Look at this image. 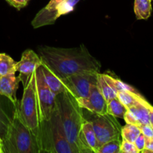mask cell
<instances>
[{
  "instance_id": "cell-1",
  "label": "cell",
  "mask_w": 153,
  "mask_h": 153,
  "mask_svg": "<svg viewBox=\"0 0 153 153\" xmlns=\"http://www.w3.org/2000/svg\"><path fill=\"white\" fill-rule=\"evenodd\" d=\"M38 55L42 63L60 79L83 71L100 73L101 67L84 45L68 49L41 46L38 49Z\"/></svg>"
},
{
  "instance_id": "cell-2",
  "label": "cell",
  "mask_w": 153,
  "mask_h": 153,
  "mask_svg": "<svg viewBox=\"0 0 153 153\" xmlns=\"http://www.w3.org/2000/svg\"><path fill=\"white\" fill-rule=\"evenodd\" d=\"M56 102L66 137L74 152L88 153L80 140L82 126L86 120L83 108L67 90L56 95Z\"/></svg>"
},
{
  "instance_id": "cell-3",
  "label": "cell",
  "mask_w": 153,
  "mask_h": 153,
  "mask_svg": "<svg viewBox=\"0 0 153 153\" xmlns=\"http://www.w3.org/2000/svg\"><path fill=\"white\" fill-rule=\"evenodd\" d=\"M4 153H40V140L38 134L22 121L19 105L13 120L2 140Z\"/></svg>"
},
{
  "instance_id": "cell-4",
  "label": "cell",
  "mask_w": 153,
  "mask_h": 153,
  "mask_svg": "<svg viewBox=\"0 0 153 153\" xmlns=\"http://www.w3.org/2000/svg\"><path fill=\"white\" fill-rule=\"evenodd\" d=\"M39 140L41 152L74 153L66 137L58 105L50 120L40 123Z\"/></svg>"
},
{
  "instance_id": "cell-5",
  "label": "cell",
  "mask_w": 153,
  "mask_h": 153,
  "mask_svg": "<svg viewBox=\"0 0 153 153\" xmlns=\"http://www.w3.org/2000/svg\"><path fill=\"white\" fill-rule=\"evenodd\" d=\"M23 87V94L19 103L20 114L24 123L39 137L40 120L36 88V70L24 84Z\"/></svg>"
},
{
  "instance_id": "cell-6",
  "label": "cell",
  "mask_w": 153,
  "mask_h": 153,
  "mask_svg": "<svg viewBox=\"0 0 153 153\" xmlns=\"http://www.w3.org/2000/svg\"><path fill=\"white\" fill-rule=\"evenodd\" d=\"M89 112V111H88ZM90 115L86 117L87 120L92 124L100 146L104 143L112 140L120 139L122 126L116 120V117L109 114H98L89 112Z\"/></svg>"
},
{
  "instance_id": "cell-7",
  "label": "cell",
  "mask_w": 153,
  "mask_h": 153,
  "mask_svg": "<svg viewBox=\"0 0 153 153\" xmlns=\"http://www.w3.org/2000/svg\"><path fill=\"white\" fill-rule=\"evenodd\" d=\"M36 88L40 123L51 119L57 108L56 94L48 87L44 79L41 67L36 70Z\"/></svg>"
},
{
  "instance_id": "cell-8",
  "label": "cell",
  "mask_w": 153,
  "mask_h": 153,
  "mask_svg": "<svg viewBox=\"0 0 153 153\" xmlns=\"http://www.w3.org/2000/svg\"><path fill=\"white\" fill-rule=\"evenodd\" d=\"M98 72L83 71L61 79L62 82L76 100L86 98L89 95L93 85H97Z\"/></svg>"
},
{
  "instance_id": "cell-9",
  "label": "cell",
  "mask_w": 153,
  "mask_h": 153,
  "mask_svg": "<svg viewBox=\"0 0 153 153\" xmlns=\"http://www.w3.org/2000/svg\"><path fill=\"white\" fill-rule=\"evenodd\" d=\"M41 64V59L34 51L27 49L22 52L20 61L16 62V70L20 73L19 76L23 85Z\"/></svg>"
},
{
  "instance_id": "cell-10",
  "label": "cell",
  "mask_w": 153,
  "mask_h": 153,
  "mask_svg": "<svg viewBox=\"0 0 153 153\" xmlns=\"http://www.w3.org/2000/svg\"><path fill=\"white\" fill-rule=\"evenodd\" d=\"M77 102L82 108L93 114H107V102L104 99L97 85L92 87L89 95L86 98L79 99Z\"/></svg>"
},
{
  "instance_id": "cell-11",
  "label": "cell",
  "mask_w": 153,
  "mask_h": 153,
  "mask_svg": "<svg viewBox=\"0 0 153 153\" xmlns=\"http://www.w3.org/2000/svg\"><path fill=\"white\" fill-rule=\"evenodd\" d=\"M64 0H50L44 8L36 14L32 22L34 28H40L48 25H52L58 19L57 7Z\"/></svg>"
},
{
  "instance_id": "cell-12",
  "label": "cell",
  "mask_w": 153,
  "mask_h": 153,
  "mask_svg": "<svg viewBox=\"0 0 153 153\" xmlns=\"http://www.w3.org/2000/svg\"><path fill=\"white\" fill-rule=\"evenodd\" d=\"M19 102L15 104L8 98L0 94V137L3 140L13 120Z\"/></svg>"
},
{
  "instance_id": "cell-13",
  "label": "cell",
  "mask_w": 153,
  "mask_h": 153,
  "mask_svg": "<svg viewBox=\"0 0 153 153\" xmlns=\"http://www.w3.org/2000/svg\"><path fill=\"white\" fill-rule=\"evenodd\" d=\"M149 103L139 104L134 107L128 108V111L124 115V120L126 123H131L140 126L150 124L149 114H148V105Z\"/></svg>"
},
{
  "instance_id": "cell-14",
  "label": "cell",
  "mask_w": 153,
  "mask_h": 153,
  "mask_svg": "<svg viewBox=\"0 0 153 153\" xmlns=\"http://www.w3.org/2000/svg\"><path fill=\"white\" fill-rule=\"evenodd\" d=\"M20 82V77H16L15 73L0 76V94L8 98L15 104L18 103L16 93Z\"/></svg>"
},
{
  "instance_id": "cell-15",
  "label": "cell",
  "mask_w": 153,
  "mask_h": 153,
  "mask_svg": "<svg viewBox=\"0 0 153 153\" xmlns=\"http://www.w3.org/2000/svg\"><path fill=\"white\" fill-rule=\"evenodd\" d=\"M80 140L88 153H98V152L100 147V144L94 133L92 124L86 119L82 126Z\"/></svg>"
},
{
  "instance_id": "cell-16",
  "label": "cell",
  "mask_w": 153,
  "mask_h": 153,
  "mask_svg": "<svg viewBox=\"0 0 153 153\" xmlns=\"http://www.w3.org/2000/svg\"><path fill=\"white\" fill-rule=\"evenodd\" d=\"M40 67H41L42 72H43L45 82L56 95L66 91L65 87L62 82L61 79L57 77L44 64L42 63Z\"/></svg>"
},
{
  "instance_id": "cell-17",
  "label": "cell",
  "mask_w": 153,
  "mask_h": 153,
  "mask_svg": "<svg viewBox=\"0 0 153 153\" xmlns=\"http://www.w3.org/2000/svg\"><path fill=\"white\" fill-rule=\"evenodd\" d=\"M117 97L128 108L134 107L139 104L147 102L146 100L139 93H135L133 91H123L117 92Z\"/></svg>"
},
{
  "instance_id": "cell-18",
  "label": "cell",
  "mask_w": 153,
  "mask_h": 153,
  "mask_svg": "<svg viewBox=\"0 0 153 153\" xmlns=\"http://www.w3.org/2000/svg\"><path fill=\"white\" fill-rule=\"evenodd\" d=\"M151 0H134L135 16L137 19H146L151 15Z\"/></svg>"
},
{
  "instance_id": "cell-19",
  "label": "cell",
  "mask_w": 153,
  "mask_h": 153,
  "mask_svg": "<svg viewBox=\"0 0 153 153\" xmlns=\"http://www.w3.org/2000/svg\"><path fill=\"white\" fill-rule=\"evenodd\" d=\"M128 111V108L121 102L118 97L107 102V114L116 118L124 120V115Z\"/></svg>"
},
{
  "instance_id": "cell-20",
  "label": "cell",
  "mask_w": 153,
  "mask_h": 153,
  "mask_svg": "<svg viewBox=\"0 0 153 153\" xmlns=\"http://www.w3.org/2000/svg\"><path fill=\"white\" fill-rule=\"evenodd\" d=\"M16 62L5 53H0V76L15 73Z\"/></svg>"
},
{
  "instance_id": "cell-21",
  "label": "cell",
  "mask_w": 153,
  "mask_h": 153,
  "mask_svg": "<svg viewBox=\"0 0 153 153\" xmlns=\"http://www.w3.org/2000/svg\"><path fill=\"white\" fill-rule=\"evenodd\" d=\"M97 87L106 102L117 97V93L106 83V82L102 76V74L100 73L98 74Z\"/></svg>"
},
{
  "instance_id": "cell-22",
  "label": "cell",
  "mask_w": 153,
  "mask_h": 153,
  "mask_svg": "<svg viewBox=\"0 0 153 153\" xmlns=\"http://www.w3.org/2000/svg\"><path fill=\"white\" fill-rule=\"evenodd\" d=\"M102 76H103L104 80L106 82V83H107L116 93L123 91H129L137 93V91H136L133 87L124 83V82H122L121 80H119V79H115V78H113L112 76L107 74H102Z\"/></svg>"
},
{
  "instance_id": "cell-23",
  "label": "cell",
  "mask_w": 153,
  "mask_h": 153,
  "mask_svg": "<svg viewBox=\"0 0 153 153\" xmlns=\"http://www.w3.org/2000/svg\"><path fill=\"white\" fill-rule=\"evenodd\" d=\"M140 133V127L134 124L127 123L124 126H122L121 137L128 141L134 142Z\"/></svg>"
},
{
  "instance_id": "cell-24",
  "label": "cell",
  "mask_w": 153,
  "mask_h": 153,
  "mask_svg": "<svg viewBox=\"0 0 153 153\" xmlns=\"http://www.w3.org/2000/svg\"><path fill=\"white\" fill-rule=\"evenodd\" d=\"M122 140L120 139L112 140L101 145L98 153H120Z\"/></svg>"
},
{
  "instance_id": "cell-25",
  "label": "cell",
  "mask_w": 153,
  "mask_h": 153,
  "mask_svg": "<svg viewBox=\"0 0 153 153\" xmlns=\"http://www.w3.org/2000/svg\"><path fill=\"white\" fill-rule=\"evenodd\" d=\"M80 0H64L57 7V16H61L73 11L74 7Z\"/></svg>"
},
{
  "instance_id": "cell-26",
  "label": "cell",
  "mask_w": 153,
  "mask_h": 153,
  "mask_svg": "<svg viewBox=\"0 0 153 153\" xmlns=\"http://www.w3.org/2000/svg\"><path fill=\"white\" fill-rule=\"evenodd\" d=\"M140 152L135 146L134 142L128 141L122 139L120 148V153H139Z\"/></svg>"
},
{
  "instance_id": "cell-27",
  "label": "cell",
  "mask_w": 153,
  "mask_h": 153,
  "mask_svg": "<svg viewBox=\"0 0 153 153\" xmlns=\"http://www.w3.org/2000/svg\"><path fill=\"white\" fill-rule=\"evenodd\" d=\"M141 133L146 138H153V127L150 124L140 126Z\"/></svg>"
},
{
  "instance_id": "cell-28",
  "label": "cell",
  "mask_w": 153,
  "mask_h": 153,
  "mask_svg": "<svg viewBox=\"0 0 153 153\" xmlns=\"http://www.w3.org/2000/svg\"><path fill=\"white\" fill-rule=\"evenodd\" d=\"M30 0H6L10 5L13 6L14 7L16 8L17 10L23 8L27 5Z\"/></svg>"
},
{
  "instance_id": "cell-29",
  "label": "cell",
  "mask_w": 153,
  "mask_h": 153,
  "mask_svg": "<svg viewBox=\"0 0 153 153\" xmlns=\"http://www.w3.org/2000/svg\"><path fill=\"white\" fill-rule=\"evenodd\" d=\"M134 143L135 146H136V149H138V151H139L140 152H141L142 149L145 148L146 137L142 134V133H140V134H139V136L136 138V140H134Z\"/></svg>"
},
{
  "instance_id": "cell-30",
  "label": "cell",
  "mask_w": 153,
  "mask_h": 153,
  "mask_svg": "<svg viewBox=\"0 0 153 153\" xmlns=\"http://www.w3.org/2000/svg\"><path fill=\"white\" fill-rule=\"evenodd\" d=\"M142 153H153V138L146 137L145 148L142 150Z\"/></svg>"
},
{
  "instance_id": "cell-31",
  "label": "cell",
  "mask_w": 153,
  "mask_h": 153,
  "mask_svg": "<svg viewBox=\"0 0 153 153\" xmlns=\"http://www.w3.org/2000/svg\"><path fill=\"white\" fill-rule=\"evenodd\" d=\"M148 114H149V123L150 125L153 127V106L148 104Z\"/></svg>"
},
{
  "instance_id": "cell-32",
  "label": "cell",
  "mask_w": 153,
  "mask_h": 153,
  "mask_svg": "<svg viewBox=\"0 0 153 153\" xmlns=\"http://www.w3.org/2000/svg\"><path fill=\"white\" fill-rule=\"evenodd\" d=\"M0 153H4L3 150V143H2V139L0 137Z\"/></svg>"
},
{
  "instance_id": "cell-33",
  "label": "cell",
  "mask_w": 153,
  "mask_h": 153,
  "mask_svg": "<svg viewBox=\"0 0 153 153\" xmlns=\"http://www.w3.org/2000/svg\"><path fill=\"white\" fill-rule=\"evenodd\" d=\"M151 1H153V0H151Z\"/></svg>"
}]
</instances>
